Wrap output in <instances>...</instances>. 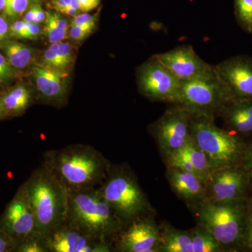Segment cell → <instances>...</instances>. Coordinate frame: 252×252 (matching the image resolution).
Instances as JSON below:
<instances>
[{"instance_id":"1","label":"cell","mask_w":252,"mask_h":252,"mask_svg":"<svg viewBox=\"0 0 252 252\" xmlns=\"http://www.w3.org/2000/svg\"><path fill=\"white\" fill-rule=\"evenodd\" d=\"M43 164L67 190H82L97 188L111 163L92 146L75 144L47 151Z\"/></svg>"},{"instance_id":"2","label":"cell","mask_w":252,"mask_h":252,"mask_svg":"<svg viewBox=\"0 0 252 252\" xmlns=\"http://www.w3.org/2000/svg\"><path fill=\"white\" fill-rule=\"evenodd\" d=\"M96 189L124 227L153 212L137 177L126 164H110L103 182Z\"/></svg>"},{"instance_id":"3","label":"cell","mask_w":252,"mask_h":252,"mask_svg":"<svg viewBox=\"0 0 252 252\" xmlns=\"http://www.w3.org/2000/svg\"><path fill=\"white\" fill-rule=\"evenodd\" d=\"M67 191L66 221L86 235L114 244L124 226L97 189Z\"/></svg>"},{"instance_id":"4","label":"cell","mask_w":252,"mask_h":252,"mask_svg":"<svg viewBox=\"0 0 252 252\" xmlns=\"http://www.w3.org/2000/svg\"><path fill=\"white\" fill-rule=\"evenodd\" d=\"M23 184L39 233L46 235L65 221L67 190L44 164L32 172Z\"/></svg>"},{"instance_id":"5","label":"cell","mask_w":252,"mask_h":252,"mask_svg":"<svg viewBox=\"0 0 252 252\" xmlns=\"http://www.w3.org/2000/svg\"><path fill=\"white\" fill-rule=\"evenodd\" d=\"M190 210L198 225L210 232L225 251H243L247 223L245 203L216 204L205 200Z\"/></svg>"},{"instance_id":"6","label":"cell","mask_w":252,"mask_h":252,"mask_svg":"<svg viewBox=\"0 0 252 252\" xmlns=\"http://www.w3.org/2000/svg\"><path fill=\"white\" fill-rule=\"evenodd\" d=\"M190 133L208 158L213 171L241 165L248 142L243 137L219 127L214 120L205 117H191Z\"/></svg>"},{"instance_id":"7","label":"cell","mask_w":252,"mask_h":252,"mask_svg":"<svg viewBox=\"0 0 252 252\" xmlns=\"http://www.w3.org/2000/svg\"><path fill=\"white\" fill-rule=\"evenodd\" d=\"M231 100L213 68L204 75L181 81L178 97L174 105L184 109L192 117L215 120L225 104Z\"/></svg>"},{"instance_id":"8","label":"cell","mask_w":252,"mask_h":252,"mask_svg":"<svg viewBox=\"0 0 252 252\" xmlns=\"http://www.w3.org/2000/svg\"><path fill=\"white\" fill-rule=\"evenodd\" d=\"M206 200L216 204L246 203L250 182L241 165L214 170L206 182Z\"/></svg>"},{"instance_id":"9","label":"cell","mask_w":252,"mask_h":252,"mask_svg":"<svg viewBox=\"0 0 252 252\" xmlns=\"http://www.w3.org/2000/svg\"><path fill=\"white\" fill-rule=\"evenodd\" d=\"M192 116L175 106L167 109L152 126V132L163 157L180 150L191 140Z\"/></svg>"},{"instance_id":"10","label":"cell","mask_w":252,"mask_h":252,"mask_svg":"<svg viewBox=\"0 0 252 252\" xmlns=\"http://www.w3.org/2000/svg\"><path fill=\"white\" fill-rule=\"evenodd\" d=\"M138 85L141 93L147 98L175 104L181 81L154 56L141 66Z\"/></svg>"},{"instance_id":"11","label":"cell","mask_w":252,"mask_h":252,"mask_svg":"<svg viewBox=\"0 0 252 252\" xmlns=\"http://www.w3.org/2000/svg\"><path fill=\"white\" fill-rule=\"evenodd\" d=\"M0 231L13 240L15 248L30 235L39 232L24 184L18 189L0 216Z\"/></svg>"},{"instance_id":"12","label":"cell","mask_w":252,"mask_h":252,"mask_svg":"<svg viewBox=\"0 0 252 252\" xmlns=\"http://www.w3.org/2000/svg\"><path fill=\"white\" fill-rule=\"evenodd\" d=\"M161 237L152 215L126 225L114 241V252H160Z\"/></svg>"},{"instance_id":"13","label":"cell","mask_w":252,"mask_h":252,"mask_svg":"<svg viewBox=\"0 0 252 252\" xmlns=\"http://www.w3.org/2000/svg\"><path fill=\"white\" fill-rule=\"evenodd\" d=\"M50 252H111L114 244L85 234L67 221L46 235Z\"/></svg>"},{"instance_id":"14","label":"cell","mask_w":252,"mask_h":252,"mask_svg":"<svg viewBox=\"0 0 252 252\" xmlns=\"http://www.w3.org/2000/svg\"><path fill=\"white\" fill-rule=\"evenodd\" d=\"M219 80L232 99H252V61L233 58L213 66Z\"/></svg>"},{"instance_id":"15","label":"cell","mask_w":252,"mask_h":252,"mask_svg":"<svg viewBox=\"0 0 252 252\" xmlns=\"http://www.w3.org/2000/svg\"><path fill=\"white\" fill-rule=\"evenodd\" d=\"M154 56L180 81L200 77L213 69V66L205 62L191 46H177Z\"/></svg>"},{"instance_id":"16","label":"cell","mask_w":252,"mask_h":252,"mask_svg":"<svg viewBox=\"0 0 252 252\" xmlns=\"http://www.w3.org/2000/svg\"><path fill=\"white\" fill-rule=\"evenodd\" d=\"M166 177L172 190L190 208L206 200V182L193 172L167 167Z\"/></svg>"},{"instance_id":"17","label":"cell","mask_w":252,"mask_h":252,"mask_svg":"<svg viewBox=\"0 0 252 252\" xmlns=\"http://www.w3.org/2000/svg\"><path fill=\"white\" fill-rule=\"evenodd\" d=\"M219 117L226 130L243 137L252 135V99H233L225 104Z\"/></svg>"},{"instance_id":"18","label":"cell","mask_w":252,"mask_h":252,"mask_svg":"<svg viewBox=\"0 0 252 252\" xmlns=\"http://www.w3.org/2000/svg\"><path fill=\"white\" fill-rule=\"evenodd\" d=\"M36 89L41 97L47 102L62 104L67 94L66 82L60 69L49 66L34 68Z\"/></svg>"},{"instance_id":"19","label":"cell","mask_w":252,"mask_h":252,"mask_svg":"<svg viewBox=\"0 0 252 252\" xmlns=\"http://www.w3.org/2000/svg\"><path fill=\"white\" fill-rule=\"evenodd\" d=\"M159 228L161 237L160 252H193L189 230L177 229L166 223Z\"/></svg>"},{"instance_id":"20","label":"cell","mask_w":252,"mask_h":252,"mask_svg":"<svg viewBox=\"0 0 252 252\" xmlns=\"http://www.w3.org/2000/svg\"><path fill=\"white\" fill-rule=\"evenodd\" d=\"M32 93L24 86L15 87L1 96L5 115H19L28 109L31 103Z\"/></svg>"},{"instance_id":"21","label":"cell","mask_w":252,"mask_h":252,"mask_svg":"<svg viewBox=\"0 0 252 252\" xmlns=\"http://www.w3.org/2000/svg\"><path fill=\"white\" fill-rule=\"evenodd\" d=\"M178 152L187 158L195 170L196 175L206 182L213 172V168L208 158L203 151L199 148L193 139L191 138V140L189 141L185 147L178 150Z\"/></svg>"},{"instance_id":"22","label":"cell","mask_w":252,"mask_h":252,"mask_svg":"<svg viewBox=\"0 0 252 252\" xmlns=\"http://www.w3.org/2000/svg\"><path fill=\"white\" fill-rule=\"evenodd\" d=\"M189 231L191 238L193 252H226L215 237L200 225H197Z\"/></svg>"},{"instance_id":"23","label":"cell","mask_w":252,"mask_h":252,"mask_svg":"<svg viewBox=\"0 0 252 252\" xmlns=\"http://www.w3.org/2000/svg\"><path fill=\"white\" fill-rule=\"evenodd\" d=\"M3 49L11 65L17 69L27 67L32 59V51L22 43L7 42Z\"/></svg>"},{"instance_id":"24","label":"cell","mask_w":252,"mask_h":252,"mask_svg":"<svg viewBox=\"0 0 252 252\" xmlns=\"http://www.w3.org/2000/svg\"><path fill=\"white\" fill-rule=\"evenodd\" d=\"M14 252H50L46 235L39 232L30 235L16 245Z\"/></svg>"},{"instance_id":"25","label":"cell","mask_w":252,"mask_h":252,"mask_svg":"<svg viewBox=\"0 0 252 252\" xmlns=\"http://www.w3.org/2000/svg\"><path fill=\"white\" fill-rule=\"evenodd\" d=\"M46 26L44 30L51 44L62 42L63 39L67 36V30L60 27L46 13Z\"/></svg>"},{"instance_id":"26","label":"cell","mask_w":252,"mask_h":252,"mask_svg":"<svg viewBox=\"0 0 252 252\" xmlns=\"http://www.w3.org/2000/svg\"><path fill=\"white\" fill-rule=\"evenodd\" d=\"M29 0H6L4 9L7 17L16 18L21 16L27 10Z\"/></svg>"},{"instance_id":"27","label":"cell","mask_w":252,"mask_h":252,"mask_svg":"<svg viewBox=\"0 0 252 252\" xmlns=\"http://www.w3.org/2000/svg\"><path fill=\"white\" fill-rule=\"evenodd\" d=\"M44 60L46 65L63 70V64L60 59L59 43L51 44V46L44 53Z\"/></svg>"},{"instance_id":"28","label":"cell","mask_w":252,"mask_h":252,"mask_svg":"<svg viewBox=\"0 0 252 252\" xmlns=\"http://www.w3.org/2000/svg\"><path fill=\"white\" fill-rule=\"evenodd\" d=\"M239 17L250 26L252 17V0H236Z\"/></svg>"},{"instance_id":"29","label":"cell","mask_w":252,"mask_h":252,"mask_svg":"<svg viewBox=\"0 0 252 252\" xmlns=\"http://www.w3.org/2000/svg\"><path fill=\"white\" fill-rule=\"evenodd\" d=\"M244 170L246 172L250 182V189L252 193V140L247 142L246 148L241 163Z\"/></svg>"},{"instance_id":"30","label":"cell","mask_w":252,"mask_h":252,"mask_svg":"<svg viewBox=\"0 0 252 252\" xmlns=\"http://www.w3.org/2000/svg\"><path fill=\"white\" fill-rule=\"evenodd\" d=\"M12 66L7 59L0 53V84L9 82L14 75Z\"/></svg>"},{"instance_id":"31","label":"cell","mask_w":252,"mask_h":252,"mask_svg":"<svg viewBox=\"0 0 252 252\" xmlns=\"http://www.w3.org/2000/svg\"><path fill=\"white\" fill-rule=\"evenodd\" d=\"M94 28L90 26H71L69 36L74 40L81 41L91 34Z\"/></svg>"},{"instance_id":"32","label":"cell","mask_w":252,"mask_h":252,"mask_svg":"<svg viewBox=\"0 0 252 252\" xmlns=\"http://www.w3.org/2000/svg\"><path fill=\"white\" fill-rule=\"evenodd\" d=\"M59 55L63 69H65L72 61V51L70 44L66 42H60Z\"/></svg>"},{"instance_id":"33","label":"cell","mask_w":252,"mask_h":252,"mask_svg":"<svg viewBox=\"0 0 252 252\" xmlns=\"http://www.w3.org/2000/svg\"><path fill=\"white\" fill-rule=\"evenodd\" d=\"M243 251L252 252V215L247 212L246 228L244 237Z\"/></svg>"},{"instance_id":"34","label":"cell","mask_w":252,"mask_h":252,"mask_svg":"<svg viewBox=\"0 0 252 252\" xmlns=\"http://www.w3.org/2000/svg\"><path fill=\"white\" fill-rule=\"evenodd\" d=\"M95 21L96 18L94 16L84 13L74 16L71 26H90L94 27Z\"/></svg>"},{"instance_id":"35","label":"cell","mask_w":252,"mask_h":252,"mask_svg":"<svg viewBox=\"0 0 252 252\" xmlns=\"http://www.w3.org/2000/svg\"><path fill=\"white\" fill-rule=\"evenodd\" d=\"M26 25H27V27H26V31L23 33L22 37L21 38L30 39H36L38 35H39L41 31V28L39 27L38 23L26 21Z\"/></svg>"},{"instance_id":"36","label":"cell","mask_w":252,"mask_h":252,"mask_svg":"<svg viewBox=\"0 0 252 252\" xmlns=\"http://www.w3.org/2000/svg\"><path fill=\"white\" fill-rule=\"evenodd\" d=\"M15 244L8 235L0 231V252H14Z\"/></svg>"},{"instance_id":"37","label":"cell","mask_w":252,"mask_h":252,"mask_svg":"<svg viewBox=\"0 0 252 252\" xmlns=\"http://www.w3.org/2000/svg\"><path fill=\"white\" fill-rule=\"evenodd\" d=\"M26 27H27V25H26V21H18L11 25L10 31L12 33L13 35L21 38L23 33L26 31Z\"/></svg>"},{"instance_id":"38","label":"cell","mask_w":252,"mask_h":252,"mask_svg":"<svg viewBox=\"0 0 252 252\" xmlns=\"http://www.w3.org/2000/svg\"><path fill=\"white\" fill-rule=\"evenodd\" d=\"M80 6V11L88 12L95 9L100 3V0H77Z\"/></svg>"},{"instance_id":"39","label":"cell","mask_w":252,"mask_h":252,"mask_svg":"<svg viewBox=\"0 0 252 252\" xmlns=\"http://www.w3.org/2000/svg\"><path fill=\"white\" fill-rule=\"evenodd\" d=\"M8 31H9V26L7 22L4 18L0 16V41L3 40L6 37Z\"/></svg>"},{"instance_id":"40","label":"cell","mask_w":252,"mask_h":252,"mask_svg":"<svg viewBox=\"0 0 252 252\" xmlns=\"http://www.w3.org/2000/svg\"><path fill=\"white\" fill-rule=\"evenodd\" d=\"M46 15L44 10L41 9L40 6L36 5L35 16L33 23H41L44 22L46 20Z\"/></svg>"},{"instance_id":"41","label":"cell","mask_w":252,"mask_h":252,"mask_svg":"<svg viewBox=\"0 0 252 252\" xmlns=\"http://www.w3.org/2000/svg\"><path fill=\"white\" fill-rule=\"evenodd\" d=\"M53 6L59 12L61 13L63 9L67 6L64 0H51Z\"/></svg>"},{"instance_id":"42","label":"cell","mask_w":252,"mask_h":252,"mask_svg":"<svg viewBox=\"0 0 252 252\" xmlns=\"http://www.w3.org/2000/svg\"><path fill=\"white\" fill-rule=\"evenodd\" d=\"M36 6H32L30 9L25 15L24 21H29V22L33 23L35 16Z\"/></svg>"},{"instance_id":"43","label":"cell","mask_w":252,"mask_h":252,"mask_svg":"<svg viewBox=\"0 0 252 252\" xmlns=\"http://www.w3.org/2000/svg\"><path fill=\"white\" fill-rule=\"evenodd\" d=\"M79 10L74 9L72 6H67L62 11V14L67 15V16H76L78 14Z\"/></svg>"},{"instance_id":"44","label":"cell","mask_w":252,"mask_h":252,"mask_svg":"<svg viewBox=\"0 0 252 252\" xmlns=\"http://www.w3.org/2000/svg\"><path fill=\"white\" fill-rule=\"evenodd\" d=\"M245 207H246V211L248 213L252 214V193L249 197L248 200L245 203Z\"/></svg>"},{"instance_id":"45","label":"cell","mask_w":252,"mask_h":252,"mask_svg":"<svg viewBox=\"0 0 252 252\" xmlns=\"http://www.w3.org/2000/svg\"><path fill=\"white\" fill-rule=\"evenodd\" d=\"M6 117L4 107H3L2 102H1V96H0V119H3Z\"/></svg>"},{"instance_id":"46","label":"cell","mask_w":252,"mask_h":252,"mask_svg":"<svg viewBox=\"0 0 252 252\" xmlns=\"http://www.w3.org/2000/svg\"><path fill=\"white\" fill-rule=\"evenodd\" d=\"M5 5H6V0H0V11H4Z\"/></svg>"},{"instance_id":"47","label":"cell","mask_w":252,"mask_h":252,"mask_svg":"<svg viewBox=\"0 0 252 252\" xmlns=\"http://www.w3.org/2000/svg\"><path fill=\"white\" fill-rule=\"evenodd\" d=\"M250 28H252V24L251 25V26H250Z\"/></svg>"},{"instance_id":"48","label":"cell","mask_w":252,"mask_h":252,"mask_svg":"<svg viewBox=\"0 0 252 252\" xmlns=\"http://www.w3.org/2000/svg\"><path fill=\"white\" fill-rule=\"evenodd\" d=\"M35 1H37V0H35Z\"/></svg>"}]
</instances>
